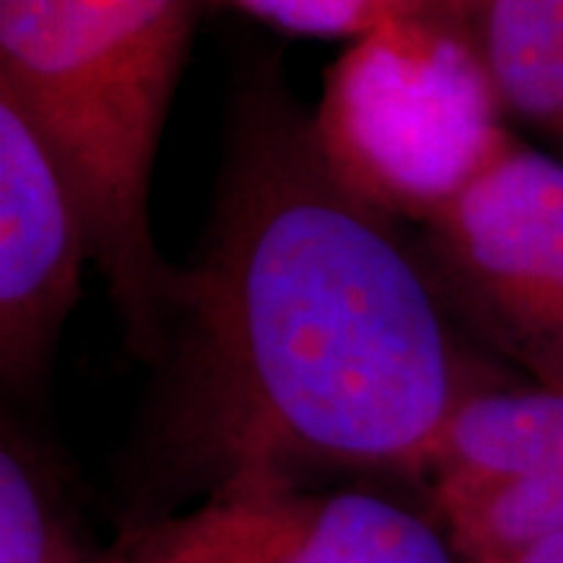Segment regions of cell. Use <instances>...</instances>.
Masks as SVG:
<instances>
[{"label": "cell", "instance_id": "52a82bcc", "mask_svg": "<svg viewBox=\"0 0 563 563\" xmlns=\"http://www.w3.org/2000/svg\"><path fill=\"white\" fill-rule=\"evenodd\" d=\"M91 257L76 195L32 122L0 98V373L32 383L54 354Z\"/></svg>", "mask_w": 563, "mask_h": 563}, {"label": "cell", "instance_id": "9c48e42d", "mask_svg": "<svg viewBox=\"0 0 563 563\" xmlns=\"http://www.w3.org/2000/svg\"><path fill=\"white\" fill-rule=\"evenodd\" d=\"M0 563H103L81 551L38 466L10 439L0 451Z\"/></svg>", "mask_w": 563, "mask_h": 563}, {"label": "cell", "instance_id": "6da1fadb", "mask_svg": "<svg viewBox=\"0 0 563 563\" xmlns=\"http://www.w3.org/2000/svg\"><path fill=\"white\" fill-rule=\"evenodd\" d=\"M173 432L229 479L303 463L420 473L444 420L492 388L439 279L322 151L276 66L235 95L201 254L176 273Z\"/></svg>", "mask_w": 563, "mask_h": 563}, {"label": "cell", "instance_id": "7c38bea8", "mask_svg": "<svg viewBox=\"0 0 563 563\" xmlns=\"http://www.w3.org/2000/svg\"><path fill=\"white\" fill-rule=\"evenodd\" d=\"M103 563H141V561H135V558H129L125 551H113L110 558H103Z\"/></svg>", "mask_w": 563, "mask_h": 563}, {"label": "cell", "instance_id": "7a4b0ae2", "mask_svg": "<svg viewBox=\"0 0 563 563\" xmlns=\"http://www.w3.org/2000/svg\"><path fill=\"white\" fill-rule=\"evenodd\" d=\"M198 0H0V98L32 122L85 220L132 351L169 335L176 269L151 232V176Z\"/></svg>", "mask_w": 563, "mask_h": 563}, {"label": "cell", "instance_id": "277c9868", "mask_svg": "<svg viewBox=\"0 0 563 563\" xmlns=\"http://www.w3.org/2000/svg\"><path fill=\"white\" fill-rule=\"evenodd\" d=\"M422 229L485 335L536 385L563 388V161L514 139Z\"/></svg>", "mask_w": 563, "mask_h": 563}, {"label": "cell", "instance_id": "30bf717a", "mask_svg": "<svg viewBox=\"0 0 563 563\" xmlns=\"http://www.w3.org/2000/svg\"><path fill=\"white\" fill-rule=\"evenodd\" d=\"M298 35L363 38L385 22L426 13L444 0H220Z\"/></svg>", "mask_w": 563, "mask_h": 563}, {"label": "cell", "instance_id": "3957f363", "mask_svg": "<svg viewBox=\"0 0 563 563\" xmlns=\"http://www.w3.org/2000/svg\"><path fill=\"white\" fill-rule=\"evenodd\" d=\"M504 103L448 0L357 38L329 69L313 122L361 198L426 225L514 141Z\"/></svg>", "mask_w": 563, "mask_h": 563}, {"label": "cell", "instance_id": "8fae6325", "mask_svg": "<svg viewBox=\"0 0 563 563\" xmlns=\"http://www.w3.org/2000/svg\"><path fill=\"white\" fill-rule=\"evenodd\" d=\"M485 563H563V532H554L548 539H539V542L526 544L520 551H510L504 558Z\"/></svg>", "mask_w": 563, "mask_h": 563}, {"label": "cell", "instance_id": "5b68a950", "mask_svg": "<svg viewBox=\"0 0 563 563\" xmlns=\"http://www.w3.org/2000/svg\"><path fill=\"white\" fill-rule=\"evenodd\" d=\"M141 563H457L448 529L366 492H303L291 479H229L188 514L120 548Z\"/></svg>", "mask_w": 563, "mask_h": 563}, {"label": "cell", "instance_id": "8992f818", "mask_svg": "<svg viewBox=\"0 0 563 563\" xmlns=\"http://www.w3.org/2000/svg\"><path fill=\"white\" fill-rule=\"evenodd\" d=\"M420 473L466 563L563 532V388H483L444 420Z\"/></svg>", "mask_w": 563, "mask_h": 563}, {"label": "cell", "instance_id": "ba28073f", "mask_svg": "<svg viewBox=\"0 0 563 563\" xmlns=\"http://www.w3.org/2000/svg\"><path fill=\"white\" fill-rule=\"evenodd\" d=\"M504 110L563 151V0H448Z\"/></svg>", "mask_w": 563, "mask_h": 563}]
</instances>
